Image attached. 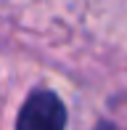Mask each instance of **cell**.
Listing matches in <instances>:
<instances>
[{
	"label": "cell",
	"mask_w": 127,
	"mask_h": 130,
	"mask_svg": "<svg viewBox=\"0 0 127 130\" xmlns=\"http://www.w3.org/2000/svg\"><path fill=\"white\" fill-rule=\"evenodd\" d=\"M101 130H111V127H101Z\"/></svg>",
	"instance_id": "obj_2"
},
{
	"label": "cell",
	"mask_w": 127,
	"mask_h": 130,
	"mask_svg": "<svg viewBox=\"0 0 127 130\" xmlns=\"http://www.w3.org/2000/svg\"><path fill=\"white\" fill-rule=\"evenodd\" d=\"M66 109L61 98L50 90H34L24 101L16 120V130H64Z\"/></svg>",
	"instance_id": "obj_1"
}]
</instances>
